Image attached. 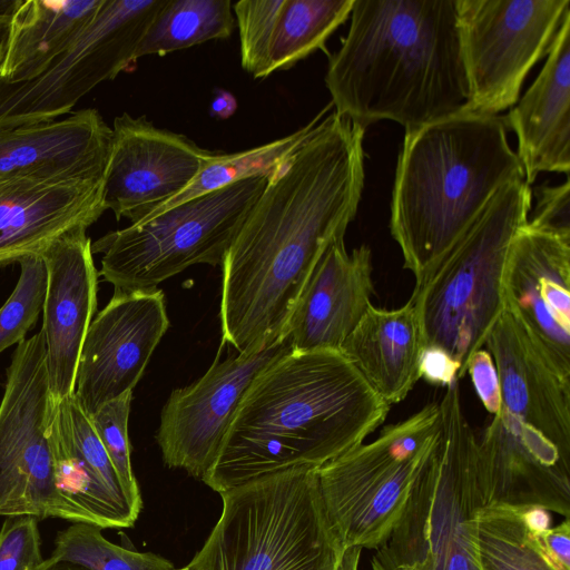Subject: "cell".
Returning <instances> with one entry per match:
<instances>
[{
  "instance_id": "6da1fadb",
  "label": "cell",
  "mask_w": 570,
  "mask_h": 570,
  "mask_svg": "<svg viewBox=\"0 0 570 570\" xmlns=\"http://www.w3.org/2000/svg\"><path fill=\"white\" fill-rule=\"evenodd\" d=\"M365 128L324 115L268 176L223 264V344L255 353L286 328L316 264L344 238L364 188Z\"/></svg>"
},
{
  "instance_id": "7a4b0ae2",
  "label": "cell",
  "mask_w": 570,
  "mask_h": 570,
  "mask_svg": "<svg viewBox=\"0 0 570 570\" xmlns=\"http://www.w3.org/2000/svg\"><path fill=\"white\" fill-rule=\"evenodd\" d=\"M391 406L340 352L289 350L252 382L202 480L222 493L295 469H318L364 443Z\"/></svg>"
},
{
  "instance_id": "3957f363",
  "label": "cell",
  "mask_w": 570,
  "mask_h": 570,
  "mask_svg": "<svg viewBox=\"0 0 570 570\" xmlns=\"http://www.w3.org/2000/svg\"><path fill=\"white\" fill-rule=\"evenodd\" d=\"M325 85L335 112L405 130L466 110L456 0H354Z\"/></svg>"
},
{
  "instance_id": "277c9868",
  "label": "cell",
  "mask_w": 570,
  "mask_h": 570,
  "mask_svg": "<svg viewBox=\"0 0 570 570\" xmlns=\"http://www.w3.org/2000/svg\"><path fill=\"white\" fill-rule=\"evenodd\" d=\"M507 128L504 117L462 111L405 130L390 230L414 286L462 238L500 187L524 180Z\"/></svg>"
},
{
  "instance_id": "5b68a950",
  "label": "cell",
  "mask_w": 570,
  "mask_h": 570,
  "mask_svg": "<svg viewBox=\"0 0 570 570\" xmlns=\"http://www.w3.org/2000/svg\"><path fill=\"white\" fill-rule=\"evenodd\" d=\"M531 189L523 179L504 184L469 230L410 297L424 350H439L466 374L471 356L505 309L502 274L510 244L529 220Z\"/></svg>"
},
{
  "instance_id": "8992f818",
  "label": "cell",
  "mask_w": 570,
  "mask_h": 570,
  "mask_svg": "<svg viewBox=\"0 0 570 570\" xmlns=\"http://www.w3.org/2000/svg\"><path fill=\"white\" fill-rule=\"evenodd\" d=\"M222 514L194 570H335L344 547L320 493L316 469L267 475L219 493Z\"/></svg>"
},
{
  "instance_id": "52a82bcc",
  "label": "cell",
  "mask_w": 570,
  "mask_h": 570,
  "mask_svg": "<svg viewBox=\"0 0 570 570\" xmlns=\"http://www.w3.org/2000/svg\"><path fill=\"white\" fill-rule=\"evenodd\" d=\"M439 441L416 479L372 570H480L475 517L483 507L478 480V436L462 405L459 381L439 401Z\"/></svg>"
},
{
  "instance_id": "ba28073f",
  "label": "cell",
  "mask_w": 570,
  "mask_h": 570,
  "mask_svg": "<svg viewBox=\"0 0 570 570\" xmlns=\"http://www.w3.org/2000/svg\"><path fill=\"white\" fill-rule=\"evenodd\" d=\"M439 402L318 469L328 521L344 548L377 549L389 537L440 436Z\"/></svg>"
},
{
  "instance_id": "9c48e42d",
  "label": "cell",
  "mask_w": 570,
  "mask_h": 570,
  "mask_svg": "<svg viewBox=\"0 0 570 570\" xmlns=\"http://www.w3.org/2000/svg\"><path fill=\"white\" fill-rule=\"evenodd\" d=\"M268 176L252 177L171 207L91 243L99 275L117 291H149L196 264L222 265Z\"/></svg>"
},
{
  "instance_id": "30bf717a",
  "label": "cell",
  "mask_w": 570,
  "mask_h": 570,
  "mask_svg": "<svg viewBox=\"0 0 570 570\" xmlns=\"http://www.w3.org/2000/svg\"><path fill=\"white\" fill-rule=\"evenodd\" d=\"M52 402L42 331L20 342L0 402V517L78 523L55 478L49 434Z\"/></svg>"
},
{
  "instance_id": "8fae6325",
  "label": "cell",
  "mask_w": 570,
  "mask_h": 570,
  "mask_svg": "<svg viewBox=\"0 0 570 570\" xmlns=\"http://www.w3.org/2000/svg\"><path fill=\"white\" fill-rule=\"evenodd\" d=\"M167 0H104L91 22L37 77L0 79V128L53 121L96 86L137 60L138 46Z\"/></svg>"
},
{
  "instance_id": "7c38bea8",
  "label": "cell",
  "mask_w": 570,
  "mask_h": 570,
  "mask_svg": "<svg viewBox=\"0 0 570 570\" xmlns=\"http://www.w3.org/2000/svg\"><path fill=\"white\" fill-rule=\"evenodd\" d=\"M569 0H456L469 85L465 111L498 115L519 100L525 77L548 55Z\"/></svg>"
},
{
  "instance_id": "4fadbf2b",
  "label": "cell",
  "mask_w": 570,
  "mask_h": 570,
  "mask_svg": "<svg viewBox=\"0 0 570 570\" xmlns=\"http://www.w3.org/2000/svg\"><path fill=\"white\" fill-rule=\"evenodd\" d=\"M292 350L288 340L255 353H235L219 361L165 403L156 441L164 463L203 480L213 468L233 417L255 377Z\"/></svg>"
},
{
  "instance_id": "5bb4252c",
  "label": "cell",
  "mask_w": 570,
  "mask_h": 570,
  "mask_svg": "<svg viewBox=\"0 0 570 570\" xmlns=\"http://www.w3.org/2000/svg\"><path fill=\"white\" fill-rule=\"evenodd\" d=\"M215 154L146 116H117L104 171L106 210L139 223L186 188Z\"/></svg>"
},
{
  "instance_id": "9a60e30c",
  "label": "cell",
  "mask_w": 570,
  "mask_h": 570,
  "mask_svg": "<svg viewBox=\"0 0 570 570\" xmlns=\"http://www.w3.org/2000/svg\"><path fill=\"white\" fill-rule=\"evenodd\" d=\"M169 327L163 291H117L91 321L75 396L87 415L132 389Z\"/></svg>"
},
{
  "instance_id": "2e32d148",
  "label": "cell",
  "mask_w": 570,
  "mask_h": 570,
  "mask_svg": "<svg viewBox=\"0 0 570 570\" xmlns=\"http://www.w3.org/2000/svg\"><path fill=\"white\" fill-rule=\"evenodd\" d=\"M502 295L505 309L570 380V234L521 227L508 250Z\"/></svg>"
},
{
  "instance_id": "e0dca14e",
  "label": "cell",
  "mask_w": 570,
  "mask_h": 570,
  "mask_svg": "<svg viewBox=\"0 0 570 570\" xmlns=\"http://www.w3.org/2000/svg\"><path fill=\"white\" fill-rule=\"evenodd\" d=\"M483 505L538 507L570 518V458L502 410L478 438Z\"/></svg>"
},
{
  "instance_id": "ac0fdd59",
  "label": "cell",
  "mask_w": 570,
  "mask_h": 570,
  "mask_svg": "<svg viewBox=\"0 0 570 570\" xmlns=\"http://www.w3.org/2000/svg\"><path fill=\"white\" fill-rule=\"evenodd\" d=\"M49 434L57 488L78 523L129 528L141 505L125 491L92 423L75 394L53 400Z\"/></svg>"
},
{
  "instance_id": "d6986e66",
  "label": "cell",
  "mask_w": 570,
  "mask_h": 570,
  "mask_svg": "<svg viewBox=\"0 0 570 570\" xmlns=\"http://www.w3.org/2000/svg\"><path fill=\"white\" fill-rule=\"evenodd\" d=\"M106 212L104 176H24L0 181V267L41 255Z\"/></svg>"
},
{
  "instance_id": "ffe728a7",
  "label": "cell",
  "mask_w": 570,
  "mask_h": 570,
  "mask_svg": "<svg viewBox=\"0 0 570 570\" xmlns=\"http://www.w3.org/2000/svg\"><path fill=\"white\" fill-rule=\"evenodd\" d=\"M86 232L72 230L41 254L47 268L41 331L56 401L75 392L82 344L97 307L99 274Z\"/></svg>"
},
{
  "instance_id": "44dd1931",
  "label": "cell",
  "mask_w": 570,
  "mask_h": 570,
  "mask_svg": "<svg viewBox=\"0 0 570 570\" xmlns=\"http://www.w3.org/2000/svg\"><path fill=\"white\" fill-rule=\"evenodd\" d=\"M484 346L498 373L501 410L570 458V380L559 374L507 309L490 330Z\"/></svg>"
},
{
  "instance_id": "7402d4cb",
  "label": "cell",
  "mask_w": 570,
  "mask_h": 570,
  "mask_svg": "<svg viewBox=\"0 0 570 570\" xmlns=\"http://www.w3.org/2000/svg\"><path fill=\"white\" fill-rule=\"evenodd\" d=\"M372 253L362 245L351 253L344 238L325 250L289 317L286 336L293 351H340L374 293Z\"/></svg>"
},
{
  "instance_id": "603a6c76",
  "label": "cell",
  "mask_w": 570,
  "mask_h": 570,
  "mask_svg": "<svg viewBox=\"0 0 570 570\" xmlns=\"http://www.w3.org/2000/svg\"><path fill=\"white\" fill-rule=\"evenodd\" d=\"M518 138L517 155L530 186L540 173L570 170V11L527 92L504 117Z\"/></svg>"
},
{
  "instance_id": "cb8c5ba5",
  "label": "cell",
  "mask_w": 570,
  "mask_h": 570,
  "mask_svg": "<svg viewBox=\"0 0 570 570\" xmlns=\"http://www.w3.org/2000/svg\"><path fill=\"white\" fill-rule=\"evenodd\" d=\"M111 127L87 108L48 122L0 128V181L24 176L102 177Z\"/></svg>"
},
{
  "instance_id": "d4e9b609",
  "label": "cell",
  "mask_w": 570,
  "mask_h": 570,
  "mask_svg": "<svg viewBox=\"0 0 570 570\" xmlns=\"http://www.w3.org/2000/svg\"><path fill=\"white\" fill-rule=\"evenodd\" d=\"M340 352L390 406L403 401L421 379L424 352L416 311L371 306Z\"/></svg>"
},
{
  "instance_id": "484cf974",
  "label": "cell",
  "mask_w": 570,
  "mask_h": 570,
  "mask_svg": "<svg viewBox=\"0 0 570 570\" xmlns=\"http://www.w3.org/2000/svg\"><path fill=\"white\" fill-rule=\"evenodd\" d=\"M104 0H20L0 55V79L40 75L96 17Z\"/></svg>"
},
{
  "instance_id": "4316f807",
  "label": "cell",
  "mask_w": 570,
  "mask_h": 570,
  "mask_svg": "<svg viewBox=\"0 0 570 570\" xmlns=\"http://www.w3.org/2000/svg\"><path fill=\"white\" fill-rule=\"evenodd\" d=\"M550 521L549 511L538 507L480 508L474 532L480 570H563L541 540Z\"/></svg>"
},
{
  "instance_id": "83f0119b",
  "label": "cell",
  "mask_w": 570,
  "mask_h": 570,
  "mask_svg": "<svg viewBox=\"0 0 570 570\" xmlns=\"http://www.w3.org/2000/svg\"><path fill=\"white\" fill-rule=\"evenodd\" d=\"M232 10L230 0H167L146 30L137 59L229 38L235 27Z\"/></svg>"
},
{
  "instance_id": "f1b7e54d",
  "label": "cell",
  "mask_w": 570,
  "mask_h": 570,
  "mask_svg": "<svg viewBox=\"0 0 570 570\" xmlns=\"http://www.w3.org/2000/svg\"><path fill=\"white\" fill-rule=\"evenodd\" d=\"M331 105L324 108L305 126L283 138L234 154L216 153L186 188L140 222H145L171 207L235 183L256 176H269L282 161L304 142L318 120L328 111Z\"/></svg>"
},
{
  "instance_id": "f546056e",
  "label": "cell",
  "mask_w": 570,
  "mask_h": 570,
  "mask_svg": "<svg viewBox=\"0 0 570 570\" xmlns=\"http://www.w3.org/2000/svg\"><path fill=\"white\" fill-rule=\"evenodd\" d=\"M354 0H284L273 36L271 73L287 70L314 51L351 14Z\"/></svg>"
},
{
  "instance_id": "4dcf8cb0",
  "label": "cell",
  "mask_w": 570,
  "mask_h": 570,
  "mask_svg": "<svg viewBox=\"0 0 570 570\" xmlns=\"http://www.w3.org/2000/svg\"><path fill=\"white\" fill-rule=\"evenodd\" d=\"M101 528L72 523L59 531L49 556L88 570H179L171 562L151 552H137L108 541Z\"/></svg>"
},
{
  "instance_id": "1f68e13d",
  "label": "cell",
  "mask_w": 570,
  "mask_h": 570,
  "mask_svg": "<svg viewBox=\"0 0 570 570\" xmlns=\"http://www.w3.org/2000/svg\"><path fill=\"white\" fill-rule=\"evenodd\" d=\"M20 276L0 307V353L26 338L42 311L47 291V268L41 255L21 258Z\"/></svg>"
},
{
  "instance_id": "d6a6232c",
  "label": "cell",
  "mask_w": 570,
  "mask_h": 570,
  "mask_svg": "<svg viewBox=\"0 0 570 570\" xmlns=\"http://www.w3.org/2000/svg\"><path fill=\"white\" fill-rule=\"evenodd\" d=\"M284 0H240L234 4L239 32L240 63L254 78L271 75L273 36Z\"/></svg>"
},
{
  "instance_id": "836d02e7",
  "label": "cell",
  "mask_w": 570,
  "mask_h": 570,
  "mask_svg": "<svg viewBox=\"0 0 570 570\" xmlns=\"http://www.w3.org/2000/svg\"><path fill=\"white\" fill-rule=\"evenodd\" d=\"M131 399L132 392H127L104 404L89 417L125 491L135 503L141 505L139 488L131 468V448L128 436Z\"/></svg>"
},
{
  "instance_id": "e575fe53",
  "label": "cell",
  "mask_w": 570,
  "mask_h": 570,
  "mask_svg": "<svg viewBox=\"0 0 570 570\" xmlns=\"http://www.w3.org/2000/svg\"><path fill=\"white\" fill-rule=\"evenodd\" d=\"M43 561L38 520L7 518L0 529V570H39Z\"/></svg>"
},
{
  "instance_id": "d590c367",
  "label": "cell",
  "mask_w": 570,
  "mask_h": 570,
  "mask_svg": "<svg viewBox=\"0 0 570 570\" xmlns=\"http://www.w3.org/2000/svg\"><path fill=\"white\" fill-rule=\"evenodd\" d=\"M569 190L568 178L561 185H543L537 188V206L528 224L537 228L570 234Z\"/></svg>"
},
{
  "instance_id": "8d00e7d4",
  "label": "cell",
  "mask_w": 570,
  "mask_h": 570,
  "mask_svg": "<svg viewBox=\"0 0 570 570\" xmlns=\"http://www.w3.org/2000/svg\"><path fill=\"white\" fill-rule=\"evenodd\" d=\"M466 373L485 410L498 414L502 409L501 389L493 360L487 350L480 348L471 356Z\"/></svg>"
},
{
  "instance_id": "74e56055",
  "label": "cell",
  "mask_w": 570,
  "mask_h": 570,
  "mask_svg": "<svg viewBox=\"0 0 570 570\" xmlns=\"http://www.w3.org/2000/svg\"><path fill=\"white\" fill-rule=\"evenodd\" d=\"M421 379L446 387L459 381V365L439 350H424L421 362Z\"/></svg>"
},
{
  "instance_id": "f35d334b",
  "label": "cell",
  "mask_w": 570,
  "mask_h": 570,
  "mask_svg": "<svg viewBox=\"0 0 570 570\" xmlns=\"http://www.w3.org/2000/svg\"><path fill=\"white\" fill-rule=\"evenodd\" d=\"M542 543L549 556L563 569L570 570V520L564 518L556 527L541 531Z\"/></svg>"
},
{
  "instance_id": "ab89813d",
  "label": "cell",
  "mask_w": 570,
  "mask_h": 570,
  "mask_svg": "<svg viewBox=\"0 0 570 570\" xmlns=\"http://www.w3.org/2000/svg\"><path fill=\"white\" fill-rule=\"evenodd\" d=\"M237 109V100L229 91L218 88L209 105V114L218 119H227L234 115Z\"/></svg>"
},
{
  "instance_id": "60d3db41",
  "label": "cell",
  "mask_w": 570,
  "mask_h": 570,
  "mask_svg": "<svg viewBox=\"0 0 570 570\" xmlns=\"http://www.w3.org/2000/svg\"><path fill=\"white\" fill-rule=\"evenodd\" d=\"M361 552L358 546L345 548L335 570H358Z\"/></svg>"
},
{
  "instance_id": "b9f144b4",
  "label": "cell",
  "mask_w": 570,
  "mask_h": 570,
  "mask_svg": "<svg viewBox=\"0 0 570 570\" xmlns=\"http://www.w3.org/2000/svg\"><path fill=\"white\" fill-rule=\"evenodd\" d=\"M39 570H88L81 566L67 562V561H60V560H53L51 558L45 559L42 566L39 568Z\"/></svg>"
},
{
  "instance_id": "7bdbcfd3",
  "label": "cell",
  "mask_w": 570,
  "mask_h": 570,
  "mask_svg": "<svg viewBox=\"0 0 570 570\" xmlns=\"http://www.w3.org/2000/svg\"><path fill=\"white\" fill-rule=\"evenodd\" d=\"M20 0H0V16L11 17Z\"/></svg>"
},
{
  "instance_id": "ee69618b",
  "label": "cell",
  "mask_w": 570,
  "mask_h": 570,
  "mask_svg": "<svg viewBox=\"0 0 570 570\" xmlns=\"http://www.w3.org/2000/svg\"><path fill=\"white\" fill-rule=\"evenodd\" d=\"M10 17L0 16V55L9 31Z\"/></svg>"
},
{
  "instance_id": "f6af8a7d",
  "label": "cell",
  "mask_w": 570,
  "mask_h": 570,
  "mask_svg": "<svg viewBox=\"0 0 570 570\" xmlns=\"http://www.w3.org/2000/svg\"><path fill=\"white\" fill-rule=\"evenodd\" d=\"M179 570H194V569H190V568H188V567L186 566L185 568H181V569H179Z\"/></svg>"
}]
</instances>
